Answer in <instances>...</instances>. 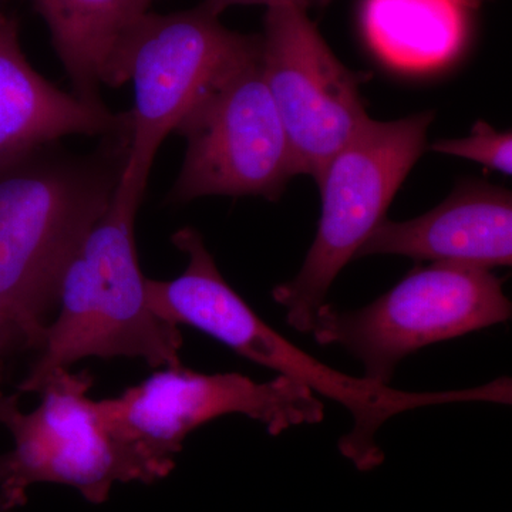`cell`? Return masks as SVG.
Listing matches in <instances>:
<instances>
[{
  "label": "cell",
  "instance_id": "9c48e42d",
  "mask_svg": "<svg viewBox=\"0 0 512 512\" xmlns=\"http://www.w3.org/2000/svg\"><path fill=\"white\" fill-rule=\"evenodd\" d=\"M175 133L187 150L167 195L170 204L210 195L276 201L293 177L284 127L265 82L262 45L194 104Z\"/></svg>",
  "mask_w": 512,
  "mask_h": 512
},
{
  "label": "cell",
  "instance_id": "2e32d148",
  "mask_svg": "<svg viewBox=\"0 0 512 512\" xmlns=\"http://www.w3.org/2000/svg\"><path fill=\"white\" fill-rule=\"evenodd\" d=\"M29 350L22 332L0 311V387L9 377L10 365L20 352Z\"/></svg>",
  "mask_w": 512,
  "mask_h": 512
},
{
  "label": "cell",
  "instance_id": "277c9868",
  "mask_svg": "<svg viewBox=\"0 0 512 512\" xmlns=\"http://www.w3.org/2000/svg\"><path fill=\"white\" fill-rule=\"evenodd\" d=\"M261 35L222 25L205 8L161 15L151 10L121 40L109 87L133 83L130 153L121 187L143 198L158 148L185 114L225 74L261 50Z\"/></svg>",
  "mask_w": 512,
  "mask_h": 512
},
{
  "label": "cell",
  "instance_id": "30bf717a",
  "mask_svg": "<svg viewBox=\"0 0 512 512\" xmlns=\"http://www.w3.org/2000/svg\"><path fill=\"white\" fill-rule=\"evenodd\" d=\"M262 69L291 151L293 175L316 183L367 121L359 76L350 72L298 6H269Z\"/></svg>",
  "mask_w": 512,
  "mask_h": 512
},
{
  "label": "cell",
  "instance_id": "8992f818",
  "mask_svg": "<svg viewBox=\"0 0 512 512\" xmlns=\"http://www.w3.org/2000/svg\"><path fill=\"white\" fill-rule=\"evenodd\" d=\"M93 376L59 369L40 389L42 402L23 413L19 393L0 387V426L13 439L5 453L0 497L10 512L28 503L35 484H62L92 504L109 500L116 484H153L167 477L141 451L117 439L101 423L90 399Z\"/></svg>",
  "mask_w": 512,
  "mask_h": 512
},
{
  "label": "cell",
  "instance_id": "3957f363",
  "mask_svg": "<svg viewBox=\"0 0 512 512\" xmlns=\"http://www.w3.org/2000/svg\"><path fill=\"white\" fill-rule=\"evenodd\" d=\"M143 198L119 183L109 208L89 232L62 276L59 316L47 325L42 348L18 393H39L59 369L86 357H134L153 367L180 366V326L147 302L138 265L134 221Z\"/></svg>",
  "mask_w": 512,
  "mask_h": 512
},
{
  "label": "cell",
  "instance_id": "52a82bcc",
  "mask_svg": "<svg viewBox=\"0 0 512 512\" xmlns=\"http://www.w3.org/2000/svg\"><path fill=\"white\" fill-rule=\"evenodd\" d=\"M503 281L491 269L430 264L412 269L365 308L342 311L323 303L311 333L320 346L338 345L360 360L365 379L390 386L403 359L417 350L511 319Z\"/></svg>",
  "mask_w": 512,
  "mask_h": 512
},
{
  "label": "cell",
  "instance_id": "8fae6325",
  "mask_svg": "<svg viewBox=\"0 0 512 512\" xmlns=\"http://www.w3.org/2000/svg\"><path fill=\"white\" fill-rule=\"evenodd\" d=\"M370 255H402L430 264L484 269L510 266L511 192L493 185L470 184L414 220L384 218L356 258Z\"/></svg>",
  "mask_w": 512,
  "mask_h": 512
},
{
  "label": "cell",
  "instance_id": "7c38bea8",
  "mask_svg": "<svg viewBox=\"0 0 512 512\" xmlns=\"http://www.w3.org/2000/svg\"><path fill=\"white\" fill-rule=\"evenodd\" d=\"M123 113L92 106L36 72L20 46L19 20L0 12V165L67 136L103 137Z\"/></svg>",
  "mask_w": 512,
  "mask_h": 512
},
{
  "label": "cell",
  "instance_id": "6da1fadb",
  "mask_svg": "<svg viewBox=\"0 0 512 512\" xmlns=\"http://www.w3.org/2000/svg\"><path fill=\"white\" fill-rule=\"evenodd\" d=\"M56 144L0 165V311L35 352L67 265L119 187L130 153L127 113L92 153Z\"/></svg>",
  "mask_w": 512,
  "mask_h": 512
},
{
  "label": "cell",
  "instance_id": "4fadbf2b",
  "mask_svg": "<svg viewBox=\"0 0 512 512\" xmlns=\"http://www.w3.org/2000/svg\"><path fill=\"white\" fill-rule=\"evenodd\" d=\"M45 20L73 94L101 106V86L128 30L161 0H29Z\"/></svg>",
  "mask_w": 512,
  "mask_h": 512
},
{
  "label": "cell",
  "instance_id": "5bb4252c",
  "mask_svg": "<svg viewBox=\"0 0 512 512\" xmlns=\"http://www.w3.org/2000/svg\"><path fill=\"white\" fill-rule=\"evenodd\" d=\"M474 0H365L362 28L384 62L403 70H429L450 62L467 33Z\"/></svg>",
  "mask_w": 512,
  "mask_h": 512
},
{
  "label": "cell",
  "instance_id": "e0dca14e",
  "mask_svg": "<svg viewBox=\"0 0 512 512\" xmlns=\"http://www.w3.org/2000/svg\"><path fill=\"white\" fill-rule=\"evenodd\" d=\"M329 2L332 0H202L201 3L215 15L221 16L224 10L237 5H265L266 8L276 5H293L308 12L309 8H320L328 5Z\"/></svg>",
  "mask_w": 512,
  "mask_h": 512
},
{
  "label": "cell",
  "instance_id": "5b68a950",
  "mask_svg": "<svg viewBox=\"0 0 512 512\" xmlns=\"http://www.w3.org/2000/svg\"><path fill=\"white\" fill-rule=\"evenodd\" d=\"M433 119V113L369 119L326 165L318 180L322 214L315 241L299 274L272 292L296 332L311 333L333 281L386 218L394 195L426 150Z\"/></svg>",
  "mask_w": 512,
  "mask_h": 512
},
{
  "label": "cell",
  "instance_id": "ba28073f",
  "mask_svg": "<svg viewBox=\"0 0 512 512\" xmlns=\"http://www.w3.org/2000/svg\"><path fill=\"white\" fill-rule=\"evenodd\" d=\"M96 412L114 437L170 474L185 439L217 417L242 414L279 436L291 427L320 423L325 406L306 384L289 377L258 383L239 373L205 375L180 365L99 400Z\"/></svg>",
  "mask_w": 512,
  "mask_h": 512
},
{
  "label": "cell",
  "instance_id": "7a4b0ae2",
  "mask_svg": "<svg viewBox=\"0 0 512 512\" xmlns=\"http://www.w3.org/2000/svg\"><path fill=\"white\" fill-rule=\"evenodd\" d=\"M171 241L187 255L188 264L177 278L147 279V301L153 312L173 325L200 330L237 355L274 370L278 376L306 384L318 396L349 410L353 426L338 446L343 457L359 470H372L383 463L376 434L397 414L437 404L512 402V380L505 376L471 389L404 392L340 373L293 345L256 315L225 281L197 229L181 228Z\"/></svg>",
  "mask_w": 512,
  "mask_h": 512
},
{
  "label": "cell",
  "instance_id": "9a60e30c",
  "mask_svg": "<svg viewBox=\"0 0 512 512\" xmlns=\"http://www.w3.org/2000/svg\"><path fill=\"white\" fill-rule=\"evenodd\" d=\"M430 150L476 161L504 175L512 173L511 131H497L487 121H477L470 136L436 141Z\"/></svg>",
  "mask_w": 512,
  "mask_h": 512
},
{
  "label": "cell",
  "instance_id": "ac0fdd59",
  "mask_svg": "<svg viewBox=\"0 0 512 512\" xmlns=\"http://www.w3.org/2000/svg\"><path fill=\"white\" fill-rule=\"evenodd\" d=\"M6 470V458L5 453L0 454V487H2L3 480H5ZM0 512H10L5 503H3L2 497H0Z\"/></svg>",
  "mask_w": 512,
  "mask_h": 512
}]
</instances>
